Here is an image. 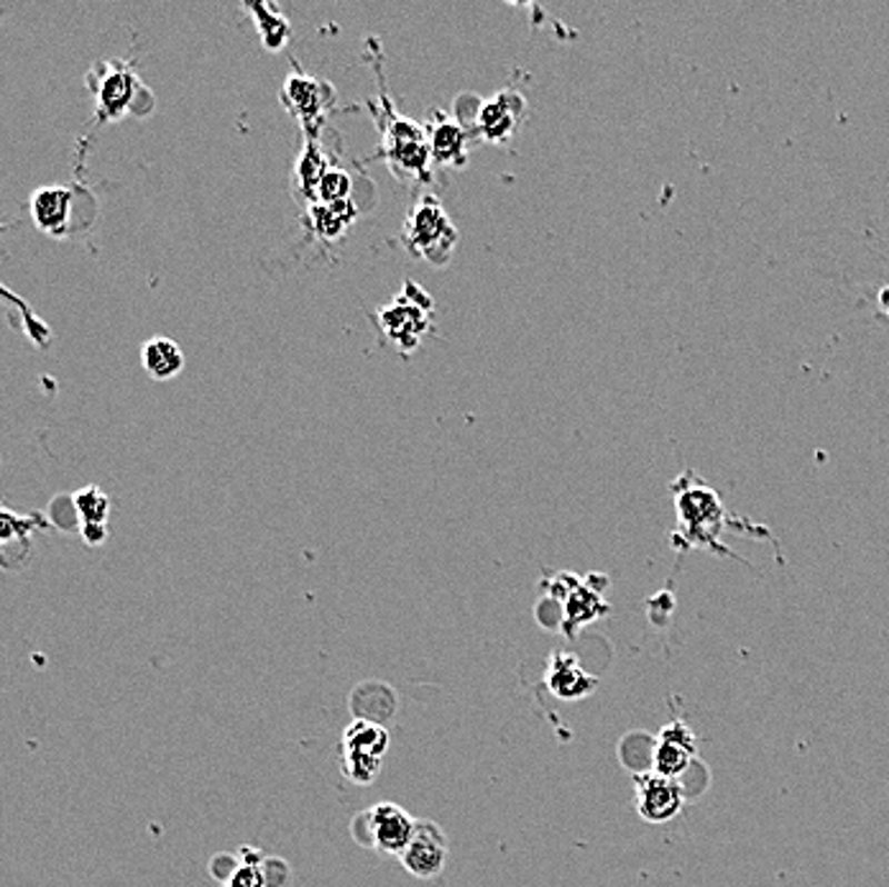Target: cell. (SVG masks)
<instances>
[{
  "mask_svg": "<svg viewBox=\"0 0 889 887\" xmlns=\"http://www.w3.org/2000/svg\"><path fill=\"white\" fill-rule=\"evenodd\" d=\"M675 507H678V532H675L672 542L680 550L688 548H713L721 556H729V550L718 542V535L723 532L729 515L718 499V494L698 481L696 474H682L678 481L672 484Z\"/></svg>",
  "mask_w": 889,
  "mask_h": 887,
  "instance_id": "cell-1",
  "label": "cell"
},
{
  "mask_svg": "<svg viewBox=\"0 0 889 887\" xmlns=\"http://www.w3.org/2000/svg\"><path fill=\"white\" fill-rule=\"evenodd\" d=\"M0 297H3V300H6V302H13V305H19V307H21V310H23L26 315H29V307H26V302L21 300V297H16V295L11 292V289H6L3 285H0ZM29 318H31V315H29ZM31 320H33V318H31Z\"/></svg>",
  "mask_w": 889,
  "mask_h": 887,
  "instance_id": "cell-25",
  "label": "cell"
},
{
  "mask_svg": "<svg viewBox=\"0 0 889 887\" xmlns=\"http://www.w3.org/2000/svg\"><path fill=\"white\" fill-rule=\"evenodd\" d=\"M427 143H430L434 161H440L444 167H466L470 136L458 121H450L444 116L432 121L430 131H427Z\"/></svg>",
  "mask_w": 889,
  "mask_h": 887,
  "instance_id": "cell-15",
  "label": "cell"
},
{
  "mask_svg": "<svg viewBox=\"0 0 889 887\" xmlns=\"http://www.w3.org/2000/svg\"><path fill=\"white\" fill-rule=\"evenodd\" d=\"M887 312H889V307H887Z\"/></svg>",
  "mask_w": 889,
  "mask_h": 887,
  "instance_id": "cell-26",
  "label": "cell"
},
{
  "mask_svg": "<svg viewBox=\"0 0 889 887\" xmlns=\"http://www.w3.org/2000/svg\"><path fill=\"white\" fill-rule=\"evenodd\" d=\"M383 151L391 161V167L399 175H412L417 179H430V143H427V133L420 126L407 121V118H397L383 131Z\"/></svg>",
  "mask_w": 889,
  "mask_h": 887,
  "instance_id": "cell-6",
  "label": "cell"
},
{
  "mask_svg": "<svg viewBox=\"0 0 889 887\" xmlns=\"http://www.w3.org/2000/svg\"><path fill=\"white\" fill-rule=\"evenodd\" d=\"M80 530H82V537L88 545H102L108 537V525H84V527H80Z\"/></svg>",
  "mask_w": 889,
  "mask_h": 887,
  "instance_id": "cell-24",
  "label": "cell"
},
{
  "mask_svg": "<svg viewBox=\"0 0 889 887\" xmlns=\"http://www.w3.org/2000/svg\"><path fill=\"white\" fill-rule=\"evenodd\" d=\"M139 80L126 64H110L98 84V118H121L136 98Z\"/></svg>",
  "mask_w": 889,
  "mask_h": 887,
  "instance_id": "cell-14",
  "label": "cell"
},
{
  "mask_svg": "<svg viewBox=\"0 0 889 887\" xmlns=\"http://www.w3.org/2000/svg\"><path fill=\"white\" fill-rule=\"evenodd\" d=\"M521 116H525V98L517 96V92H511V90H503L496 98L486 100L478 106L476 131L481 133L486 141L501 143V141H507L511 133H515Z\"/></svg>",
  "mask_w": 889,
  "mask_h": 887,
  "instance_id": "cell-12",
  "label": "cell"
},
{
  "mask_svg": "<svg viewBox=\"0 0 889 887\" xmlns=\"http://www.w3.org/2000/svg\"><path fill=\"white\" fill-rule=\"evenodd\" d=\"M637 811L649 824H667L686 808V788L680 780L662 778L652 770L637 773Z\"/></svg>",
  "mask_w": 889,
  "mask_h": 887,
  "instance_id": "cell-7",
  "label": "cell"
},
{
  "mask_svg": "<svg viewBox=\"0 0 889 887\" xmlns=\"http://www.w3.org/2000/svg\"><path fill=\"white\" fill-rule=\"evenodd\" d=\"M72 200H74L72 187H57V185L39 187L29 200L33 223L49 236L57 238L67 236V230H70Z\"/></svg>",
  "mask_w": 889,
  "mask_h": 887,
  "instance_id": "cell-13",
  "label": "cell"
},
{
  "mask_svg": "<svg viewBox=\"0 0 889 887\" xmlns=\"http://www.w3.org/2000/svg\"><path fill=\"white\" fill-rule=\"evenodd\" d=\"M248 11L253 13L256 26H259L263 47L271 51L284 49L289 37H292V26H289L284 16L279 13V8L271 3H256V6H248Z\"/></svg>",
  "mask_w": 889,
  "mask_h": 887,
  "instance_id": "cell-19",
  "label": "cell"
},
{
  "mask_svg": "<svg viewBox=\"0 0 889 887\" xmlns=\"http://www.w3.org/2000/svg\"><path fill=\"white\" fill-rule=\"evenodd\" d=\"M404 241L417 256L434 267H444L452 259L458 246V228L452 226L448 212L432 195L414 205L404 226Z\"/></svg>",
  "mask_w": 889,
  "mask_h": 887,
  "instance_id": "cell-2",
  "label": "cell"
},
{
  "mask_svg": "<svg viewBox=\"0 0 889 887\" xmlns=\"http://www.w3.org/2000/svg\"><path fill=\"white\" fill-rule=\"evenodd\" d=\"M141 363L151 379H174L184 369V353L172 338H151L141 348Z\"/></svg>",
  "mask_w": 889,
  "mask_h": 887,
  "instance_id": "cell-17",
  "label": "cell"
},
{
  "mask_svg": "<svg viewBox=\"0 0 889 887\" xmlns=\"http://www.w3.org/2000/svg\"><path fill=\"white\" fill-rule=\"evenodd\" d=\"M330 165L328 159H324V153L320 151L318 141H310L302 151V157H299L297 167H294V179L299 185V192L307 195V198L314 200V190H318L322 175L328 172Z\"/></svg>",
  "mask_w": 889,
  "mask_h": 887,
  "instance_id": "cell-20",
  "label": "cell"
},
{
  "mask_svg": "<svg viewBox=\"0 0 889 887\" xmlns=\"http://www.w3.org/2000/svg\"><path fill=\"white\" fill-rule=\"evenodd\" d=\"M432 297L417 287L414 281H404V289L397 300L379 310V328L401 353H412L420 348L424 332L430 330Z\"/></svg>",
  "mask_w": 889,
  "mask_h": 887,
  "instance_id": "cell-3",
  "label": "cell"
},
{
  "mask_svg": "<svg viewBox=\"0 0 889 887\" xmlns=\"http://www.w3.org/2000/svg\"><path fill=\"white\" fill-rule=\"evenodd\" d=\"M281 100H284L289 113L299 118L304 126H310L324 113V108H330L332 88L302 70H294L287 77L284 88H281Z\"/></svg>",
  "mask_w": 889,
  "mask_h": 887,
  "instance_id": "cell-11",
  "label": "cell"
},
{
  "mask_svg": "<svg viewBox=\"0 0 889 887\" xmlns=\"http://www.w3.org/2000/svg\"><path fill=\"white\" fill-rule=\"evenodd\" d=\"M47 519L41 515H16L0 505V568L16 570L29 562L31 532L44 530Z\"/></svg>",
  "mask_w": 889,
  "mask_h": 887,
  "instance_id": "cell-10",
  "label": "cell"
},
{
  "mask_svg": "<svg viewBox=\"0 0 889 887\" xmlns=\"http://www.w3.org/2000/svg\"><path fill=\"white\" fill-rule=\"evenodd\" d=\"M307 218H310V226L314 233L324 241H336L346 233L350 223L358 218V210L353 208V202H312L310 210H307Z\"/></svg>",
  "mask_w": 889,
  "mask_h": 887,
  "instance_id": "cell-18",
  "label": "cell"
},
{
  "mask_svg": "<svg viewBox=\"0 0 889 887\" xmlns=\"http://www.w3.org/2000/svg\"><path fill=\"white\" fill-rule=\"evenodd\" d=\"M399 859L407 873L420 877V880H432V877L442 875L444 865H448V839H444L440 826L432 821H417L414 837Z\"/></svg>",
  "mask_w": 889,
  "mask_h": 887,
  "instance_id": "cell-9",
  "label": "cell"
},
{
  "mask_svg": "<svg viewBox=\"0 0 889 887\" xmlns=\"http://www.w3.org/2000/svg\"><path fill=\"white\" fill-rule=\"evenodd\" d=\"M350 192H353V179H350V175L340 167H330L322 175L318 190H314V202H346L350 200Z\"/></svg>",
  "mask_w": 889,
  "mask_h": 887,
  "instance_id": "cell-22",
  "label": "cell"
},
{
  "mask_svg": "<svg viewBox=\"0 0 889 887\" xmlns=\"http://www.w3.org/2000/svg\"><path fill=\"white\" fill-rule=\"evenodd\" d=\"M698 757V739L686 721H670L652 747V773L680 780Z\"/></svg>",
  "mask_w": 889,
  "mask_h": 887,
  "instance_id": "cell-8",
  "label": "cell"
},
{
  "mask_svg": "<svg viewBox=\"0 0 889 887\" xmlns=\"http://www.w3.org/2000/svg\"><path fill=\"white\" fill-rule=\"evenodd\" d=\"M414 829L417 818H412V814L399 804H391V800L371 806L369 811L356 816L353 821L356 841L394 857H401V851L407 849V844L414 837Z\"/></svg>",
  "mask_w": 889,
  "mask_h": 887,
  "instance_id": "cell-5",
  "label": "cell"
},
{
  "mask_svg": "<svg viewBox=\"0 0 889 887\" xmlns=\"http://www.w3.org/2000/svg\"><path fill=\"white\" fill-rule=\"evenodd\" d=\"M74 509L77 517H80V527L108 525L110 499L98 489V486H88V489L74 494Z\"/></svg>",
  "mask_w": 889,
  "mask_h": 887,
  "instance_id": "cell-21",
  "label": "cell"
},
{
  "mask_svg": "<svg viewBox=\"0 0 889 887\" xmlns=\"http://www.w3.org/2000/svg\"><path fill=\"white\" fill-rule=\"evenodd\" d=\"M230 887H263V875L261 869H256L253 865H243L230 880Z\"/></svg>",
  "mask_w": 889,
  "mask_h": 887,
  "instance_id": "cell-23",
  "label": "cell"
},
{
  "mask_svg": "<svg viewBox=\"0 0 889 887\" xmlns=\"http://www.w3.org/2000/svg\"><path fill=\"white\" fill-rule=\"evenodd\" d=\"M389 731L373 719H353L340 739V767L358 786H371L389 749Z\"/></svg>",
  "mask_w": 889,
  "mask_h": 887,
  "instance_id": "cell-4",
  "label": "cell"
},
{
  "mask_svg": "<svg viewBox=\"0 0 889 887\" xmlns=\"http://www.w3.org/2000/svg\"><path fill=\"white\" fill-rule=\"evenodd\" d=\"M598 686V680L593 676L580 668L578 660L568 652H555L550 660V670H547V688L552 690L558 698H583L591 694Z\"/></svg>",
  "mask_w": 889,
  "mask_h": 887,
  "instance_id": "cell-16",
  "label": "cell"
}]
</instances>
